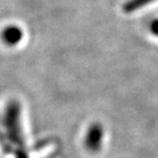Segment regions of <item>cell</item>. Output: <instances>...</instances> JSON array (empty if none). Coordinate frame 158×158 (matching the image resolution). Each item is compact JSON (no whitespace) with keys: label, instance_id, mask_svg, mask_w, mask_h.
<instances>
[{"label":"cell","instance_id":"6da1fadb","mask_svg":"<svg viewBox=\"0 0 158 158\" xmlns=\"http://www.w3.org/2000/svg\"><path fill=\"white\" fill-rule=\"evenodd\" d=\"M23 38V31L18 26H8L2 32V39L6 44L15 45Z\"/></svg>","mask_w":158,"mask_h":158},{"label":"cell","instance_id":"7a4b0ae2","mask_svg":"<svg viewBox=\"0 0 158 158\" xmlns=\"http://www.w3.org/2000/svg\"><path fill=\"white\" fill-rule=\"evenodd\" d=\"M154 1H156V0H128L123 5V10L126 14H131V12L138 10V9L144 7V6L150 4V3H152Z\"/></svg>","mask_w":158,"mask_h":158},{"label":"cell","instance_id":"3957f363","mask_svg":"<svg viewBox=\"0 0 158 158\" xmlns=\"http://www.w3.org/2000/svg\"><path fill=\"white\" fill-rule=\"evenodd\" d=\"M150 29L152 31L153 34H155L156 36H158V20L153 21L150 25Z\"/></svg>","mask_w":158,"mask_h":158}]
</instances>
